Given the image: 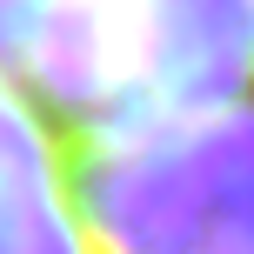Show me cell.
<instances>
[{"mask_svg": "<svg viewBox=\"0 0 254 254\" xmlns=\"http://www.w3.org/2000/svg\"><path fill=\"white\" fill-rule=\"evenodd\" d=\"M0 254H94L74 134L13 74H0Z\"/></svg>", "mask_w": 254, "mask_h": 254, "instance_id": "3", "label": "cell"}, {"mask_svg": "<svg viewBox=\"0 0 254 254\" xmlns=\"http://www.w3.org/2000/svg\"><path fill=\"white\" fill-rule=\"evenodd\" d=\"M27 94L67 134H127L254 94V0H40Z\"/></svg>", "mask_w": 254, "mask_h": 254, "instance_id": "1", "label": "cell"}, {"mask_svg": "<svg viewBox=\"0 0 254 254\" xmlns=\"http://www.w3.org/2000/svg\"><path fill=\"white\" fill-rule=\"evenodd\" d=\"M74 181L94 254H254V94L74 134Z\"/></svg>", "mask_w": 254, "mask_h": 254, "instance_id": "2", "label": "cell"}, {"mask_svg": "<svg viewBox=\"0 0 254 254\" xmlns=\"http://www.w3.org/2000/svg\"><path fill=\"white\" fill-rule=\"evenodd\" d=\"M34 27H40V0H0V74H13L20 87L34 67Z\"/></svg>", "mask_w": 254, "mask_h": 254, "instance_id": "4", "label": "cell"}]
</instances>
